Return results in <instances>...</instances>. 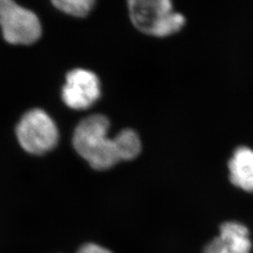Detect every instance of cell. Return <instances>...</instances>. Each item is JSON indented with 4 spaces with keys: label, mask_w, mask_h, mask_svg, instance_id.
<instances>
[{
    "label": "cell",
    "mask_w": 253,
    "mask_h": 253,
    "mask_svg": "<svg viewBox=\"0 0 253 253\" xmlns=\"http://www.w3.org/2000/svg\"><path fill=\"white\" fill-rule=\"evenodd\" d=\"M109 126L108 118L95 115L84 119L74 131V148L96 170H106L120 162L115 138L107 137Z\"/></svg>",
    "instance_id": "1"
},
{
    "label": "cell",
    "mask_w": 253,
    "mask_h": 253,
    "mask_svg": "<svg viewBox=\"0 0 253 253\" xmlns=\"http://www.w3.org/2000/svg\"><path fill=\"white\" fill-rule=\"evenodd\" d=\"M128 9L133 25L149 35L170 36L185 24L184 16L173 11L169 0H131Z\"/></svg>",
    "instance_id": "2"
},
{
    "label": "cell",
    "mask_w": 253,
    "mask_h": 253,
    "mask_svg": "<svg viewBox=\"0 0 253 253\" xmlns=\"http://www.w3.org/2000/svg\"><path fill=\"white\" fill-rule=\"evenodd\" d=\"M21 146L30 154L42 155L57 144L58 131L53 119L44 111L34 109L22 118L16 128Z\"/></svg>",
    "instance_id": "3"
},
{
    "label": "cell",
    "mask_w": 253,
    "mask_h": 253,
    "mask_svg": "<svg viewBox=\"0 0 253 253\" xmlns=\"http://www.w3.org/2000/svg\"><path fill=\"white\" fill-rule=\"evenodd\" d=\"M0 27L6 42L11 44H31L42 34L36 14L11 0H0Z\"/></svg>",
    "instance_id": "4"
},
{
    "label": "cell",
    "mask_w": 253,
    "mask_h": 253,
    "mask_svg": "<svg viewBox=\"0 0 253 253\" xmlns=\"http://www.w3.org/2000/svg\"><path fill=\"white\" fill-rule=\"evenodd\" d=\"M100 96V81L95 73L83 69H76L68 73L62 98L70 108H88Z\"/></svg>",
    "instance_id": "5"
},
{
    "label": "cell",
    "mask_w": 253,
    "mask_h": 253,
    "mask_svg": "<svg viewBox=\"0 0 253 253\" xmlns=\"http://www.w3.org/2000/svg\"><path fill=\"white\" fill-rule=\"evenodd\" d=\"M252 242L247 227L238 222H226L219 235L205 248L204 253H250Z\"/></svg>",
    "instance_id": "6"
},
{
    "label": "cell",
    "mask_w": 253,
    "mask_h": 253,
    "mask_svg": "<svg viewBox=\"0 0 253 253\" xmlns=\"http://www.w3.org/2000/svg\"><path fill=\"white\" fill-rule=\"evenodd\" d=\"M230 180L240 189L253 192V150L240 146L229 162Z\"/></svg>",
    "instance_id": "7"
},
{
    "label": "cell",
    "mask_w": 253,
    "mask_h": 253,
    "mask_svg": "<svg viewBox=\"0 0 253 253\" xmlns=\"http://www.w3.org/2000/svg\"><path fill=\"white\" fill-rule=\"evenodd\" d=\"M120 161H129L136 158L141 151V141L135 131L124 129L115 137Z\"/></svg>",
    "instance_id": "8"
},
{
    "label": "cell",
    "mask_w": 253,
    "mask_h": 253,
    "mask_svg": "<svg viewBox=\"0 0 253 253\" xmlns=\"http://www.w3.org/2000/svg\"><path fill=\"white\" fill-rule=\"evenodd\" d=\"M53 4L55 8L67 14L82 17L88 14L94 2L92 0H57Z\"/></svg>",
    "instance_id": "9"
},
{
    "label": "cell",
    "mask_w": 253,
    "mask_h": 253,
    "mask_svg": "<svg viewBox=\"0 0 253 253\" xmlns=\"http://www.w3.org/2000/svg\"><path fill=\"white\" fill-rule=\"evenodd\" d=\"M77 253H111L109 250L105 249L104 247H101L100 245L89 244L84 245L81 247Z\"/></svg>",
    "instance_id": "10"
}]
</instances>
